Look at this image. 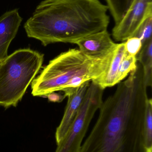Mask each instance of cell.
Listing matches in <instances>:
<instances>
[{
  "label": "cell",
  "instance_id": "8",
  "mask_svg": "<svg viewBox=\"0 0 152 152\" xmlns=\"http://www.w3.org/2000/svg\"><path fill=\"white\" fill-rule=\"evenodd\" d=\"M23 18L18 9L7 11L0 16V62L8 55V50L15 38Z\"/></svg>",
  "mask_w": 152,
  "mask_h": 152
},
{
  "label": "cell",
  "instance_id": "2",
  "mask_svg": "<svg viewBox=\"0 0 152 152\" xmlns=\"http://www.w3.org/2000/svg\"><path fill=\"white\" fill-rule=\"evenodd\" d=\"M107 5L100 0H43L24 23L27 36L44 46L75 44L106 30L110 22Z\"/></svg>",
  "mask_w": 152,
  "mask_h": 152
},
{
  "label": "cell",
  "instance_id": "13",
  "mask_svg": "<svg viewBox=\"0 0 152 152\" xmlns=\"http://www.w3.org/2000/svg\"><path fill=\"white\" fill-rule=\"evenodd\" d=\"M144 136L146 152H152V101L148 98L144 121Z\"/></svg>",
  "mask_w": 152,
  "mask_h": 152
},
{
  "label": "cell",
  "instance_id": "14",
  "mask_svg": "<svg viewBox=\"0 0 152 152\" xmlns=\"http://www.w3.org/2000/svg\"><path fill=\"white\" fill-rule=\"evenodd\" d=\"M137 65L136 57L129 55L126 53L119 68L116 79V84H118L126 78L133 70L136 68Z\"/></svg>",
  "mask_w": 152,
  "mask_h": 152
},
{
  "label": "cell",
  "instance_id": "11",
  "mask_svg": "<svg viewBox=\"0 0 152 152\" xmlns=\"http://www.w3.org/2000/svg\"><path fill=\"white\" fill-rule=\"evenodd\" d=\"M137 60L143 69L145 80L147 87L152 84V39L142 45L136 56Z\"/></svg>",
  "mask_w": 152,
  "mask_h": 152
},
{
  "label": "cell",
  "instance_id": "7",
  "mask_svg": "<svg viewBox=\"0 0 152 152\" xmlns=\"http://www.w3.org/2000/svg\"><path fill=\"white\" fill-rule=\"evenodd\" d=\"M74 44L85 55L94 58L106 57L114 51L117 45L107 29L85 37Z\"/></svg>",
  "mask_w": 152,
  "mask_h": 152
},
{
  "label": "cell",
  "instance_id": "9",
  "mask_svg": "<svg viewBox=\"0 0 152 152\" xmlns=\"http://www.w3.org/2000/svg\"><path fill=\"white\" fill-rule=\"evenodd\" d=\"M89 83L90 82L84 83L76 92L68 96V103L63 117L55 131V138L57 145L65 137L75 119L90 85Z\"/></svg>",
  "mask_w": 152,
  "mask_h": 152
},
{
  "label": "cell",
  "instance_id": "3",
  "mask_svg": "<svg viewBox=\"0 0 152 152\" xmlns=\"http://www.w3.org/2000/svg\"><path fill=\"white\" fill-rule=\"evenodd\" d=\"M114 51L102 58L88 57L76 49L62 53L51 60L33 80L32 94L45 96L61 91L68 97L84 83L102 77L109 68Z\"/></svg>",
  "mask_w": 152,
  "mask_h": 152
},
{
  "label": "cell",
  "instance_id": "10",
  "mask_svg": "<svg viewBox=\"0 0 152 152\" xmlns=\"http://www.w3.org/2000/svg\"><path fill=\"white\" fill-rule=\"evenodd\" d=\"M126 53L125 42L117 44L112 59L106 73L102 77L92 81L97 84L103 89L116 85L119 68Z\"/></svg>",
  "mask_w": 152,
  "mask_h": 152
},
{
  "label": "cell",
  "instance_id": "4",
  "mask_svg": "<svg viewBox=\"0 0 152 152\" xmlns=\"http://www.w3.org/2000/svg\"><path fill=\"white\" fill-rule=\"evenodd\" d=\"M44 55L30 49H20L0 62V105L17 106L39 72Z\"/></svg>",
  "mask_w": 152,
  "mask_h": 152
},
{
  "label": "cell",
  "instance_id": "15",
  "mask_svg": "<svg viewBox=\"0 0 152 152\" xmlns=\"http://www.w3.org/2000/svg\"><path fill=\"white\" fill-rule=\"evenodd\" d=\"M152 17L145 20L139 26L132 37L139 38L142 45L152 39Z\"/></svg>",
  "mask_w": 152,
  "mask_h": 152
},
{
  "label": "cell",
  "instance_id": "6",
  "mask_svg": "<svg viewBox=\"0 0 152 152\" xmlns=\"http://www.w3.org/2000/svg\"><path fill=\"white\" fill-rule=\"evenodd\" d=\"M152 17V0H134L121 20L115 25L112 36L117 42L132 37L142 22Z\"/></svg>",
  "mask_w": 152,
  "mask_h": 152
},
{
  "label": "cell",
  "instance_id": "17",
  "mask_svg": "<svg viewBox=\"0 0 152 152\" xmlns=\"http://www.w3.org/2000/svg\"><path fill=\"white\" fill-rule=\"evenodd\" d=\"M45 97H47L50 102L58 103L62 102L66 97L64 95L57 94L55 92L50 93L46 96Z\"/></svg>",
  "mask_w": 152,
  "mask_h": 152
},
{
  "label": "cell",
  "instance_id": "1",
  "mask_svg": "<svg viewBox=\"0 0 152 152\" xmlns=\"http://www.w3.org/2000/svg\"><path fill=\"white\" fill-rule=\"evenodd\" d=\"M103 102L98 119L79 152H147L144 121L148 99L142 72L132 71Z\"/></svg>",
  "mask_w": 152,
  "mask_h": 152
},
{
  "label": "cell",
  "instance_id": "12",
  "mask_svg": "<svg viewBox=\"0 0 152 152\" xmlns=\"http://www.w3.org/2000/svg\"><path fill=\"white\" fill-rule=\"evenodd\" d=\"M115 22L117 24L123 18L134 0H105Z\"/></svg>",
  "mask_w": 152,
  "mask_h": 152
},
{
  "label": "cell",
  "instance_id": "16",
  "mask_svg": "<svg viewBox=\"0 0 152 152\" xmlns=\"http://www.w3.org/2000/svg\"><path fill=\"white\" fill-rule=\"evenodd\" d=\"M126 53L136 56L139 53L142 47V41L136 37H131L125 42Z\"/></svg>",
  "mask_w": 152,
  "mask_h": 152
},
{
  "label": "cell",
  "instance_id": "5",
  "mask_svg": "<svg viewBox=\"0 0 152 152\" xmlns=\"http://www.w3.org/2000/svg\"><path fill=\"white\" fill-rule=\"evenodd\" d=\"M102 103L99 95L94 92L86 93L75 119L55 152H79L90 123Z\"/></svg>",
  "mask_w": 152,
  "mask_h": 152
}]
</instances>
